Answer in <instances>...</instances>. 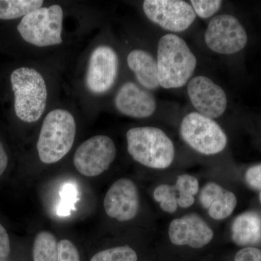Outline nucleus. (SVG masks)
<instances>
[{"label": "nucleus", "mask_w": 261, "mask_h": 261, "mask_svg": "<svg viewBox=\"0 0 261 261\" xmlns=\"http://www.w3.org/2000/svg\"><path fill=\"white\" fill-rule=\"evenodd\" d=\"M180 135L190 147L206 155L219 153L227 145V137L221 127L214 119L197 112L183 118Z\"/></svg>", "instance_id": "obj_6"}, {"label": "nucleus", "mask_w": 261, "mask_h": 261, "mask_svg": "<svg viewBox=\"0 0 261 261\" xmlns=\"http://www.w3.org/2000/svg\"><path fill=\"white\" fill-rule=\"evenodd\" d=\"M234 261H261V250L255 247H245L236 254Z\"/></svg>", "instance_id": "obj_26"}, {"label": "nucleus", "mask_w": 261, "mask_h": 261, "mask_svg": "<svg viewBox=\"0 0 261 261\" xmlns=\"http://www.w3.org/2000/svg\"><path fill=\"white\" fill-rule=\"evenodd\" d=\"M260 202H261V192H260Z\"/></svg>", "instance_id": "obj_31"}, {"label": "nucleus", "mask_w": 261, "mask_h": 261, "mask_svg": "<svg viewBox=\"0 0 261 261\" xmlns=\"http://www.w3.org/2000/svg\"><path fill=\"white\" fill-rule=\"evenodd\" d=\"M137 252L129 246L107 249L96 253L90 261H137Z\"/></svg>", "instance_id": "obj_22"}, {"label": "nucleus", "mask_w": 261, "mask_h": 261, "mask_svg": "<svg viewBox=\"0 0 261 261\" xmlns=\"http://www.w3.org/2000/svg\"><path fill=\"white\" fill-rule=\"evenodd\" d=\"M58 243L54 234L49 231L39 232L33 245L34 261H58Z\"/></svg>", "instance_id": "obj_19"}, {"label": "nucleus", "mask_w": 261, "mask_h": 261, "mask_svg": "<svg viewBox=\"0 0 261 261\" xmlns=\"http://www.w3.org/2000/svg\"><path fill=\"white\" fill-rule=\"evenodd\" d=\"M10 82L17 117L25 123L39 121L47 106V88L44 77L34 68L21 67L13 70Z\"/></svg>", "instance_id": "obj_4"}, {"label": "nucleus", "mask_w": 261, "mask_h": 261, "mask_svg": "<svg viewBox=\"0 0 261 261\" xmlns=\"http://www.w3.org/2000/svg\"><path fill=\"white\" fill-rule=\"evenodd\" d=\"M58 261H81L76 247L70 240H63L58 243Z\"/></svg>", "instance_id": "obj_25"}, {"label": "nucleus", "mask_w": 261, "mask_h": 261, "mask_svg": "<svg viewBox=\"0 0 261 261\" xmlns=\"http://www.w3.org/2000/svg\"><path fill=\"white\" fill-rule=\"evenodd\" d=\"M61 202L58 205V214L60 216H68L73 210V205L77 200V190L73 184H66L61 192Z\"/></svg>", "instance_id": "obj_23"}, {"label": "nucleus", "mask_w": 261, "mask_h": 261, "mask_svg": "<svg viewBox=\"0 0 261 261\" xmlns=\"http://www.w3.org/2000/svg\"><path fill=\"white\" fill-rule=\"evenodd\" d=\"M143 10L149 20L172 32L187 30L196 18L192 5L182 0H146Z\"/></svg>", "instance_id": "obj_9"}, {"label": "nucleus", "mask_w": 261, "mask_h": 261, "mask_svg": "<svg viewBox=\"0 0 261 261\" xmlns=\"http://www.w3.org/2000/svg\"><path fill=\"white\" fill-rule=\"evenodd\" d=\"M206 45L221 55H232L246 46L247 35L243 25L233 15H217L211 20L205 33Z\"/></svg>", "instance_id": "obj_8"}, {"label": "nucleus", "mask_w": 261, "mask_h": 261, "mask_svg": "<svg viewBox=\"0 0 261 261\" xmlns=\"http://www.w3.org/2000/svg\"><path fill=\"white\" fill-rule=\"evenodd\" d=\"M261 239V219L255 213L240 215L233 221L232 240L237 245H250L258 243Z\"/></svg>", "instance_id": "obj_17"}, {"label": "nucleus", "mask_w": 261, "mask_h": 261, "mask_svg": "<svg viewBox=\"0 0 261 261\" xmlns=\"http://www.w3.org/2000/svg\"><path fill=\"white\" fill-rule=\"evenodd\" d=\"M42 0H0V19L13 20L21 18L42 8Z\"/></svg>", "instance_id": "obj_18"}, {"label": "nucleus", "mask_w": 261, "mask_h": 261, "mask_svg": "<svg viewBox=\"0 0 261 261\" xmlns=\"http://www.w3.org/2000/svg\"><path fill=\"white\" fill-rule=\"evenodd\" d=\"M171 243L178 246L201 248L211 243L214 233L202 218L196 214H189L172 221L168 228Z\"/></svg>", "instance_id": "obj_13"}, {"label": "nucleus", "mask_w": 261, "mask_h": 261, "mask_svg": "<svg viewBox=\"0 0 261 261\" xmlns=\"http://www.w3.org/2000/svg\"><path fill=\"white\" fill-rule=\"evenodd\" d=\"M222 3L220 0H192L191 5L196 15L206 19L217 13Z\"/></svg>", "instance_id": "obj_24"}, {"label": "nucleus", "mask_w": 261, "mask_h": 261, "mask_svg": "<svg viewBox=\"0 0 261 261\" xmlns=\"http://www.w3.org/2000/svg\"><path fill=\"white\" fill-rule=\"evenodd\" d=\"M200 202L208 210L211 218L222 220L232 214L238 201L232 192L225 190L218 184L208 183L200 192Z\"/></svg>", "instance_id": "obj_15"}, {"label": "nucleus", "mask_w": 261, "mask_h": 261, "mask_svg": "<svg viewBox=\"0 0 261 261\" xmlns=\"http://www.w3.org/2000/svg\"><path fill=\"white\" fill-rule=\"evenodd\" d=\"M76 124L74 117L64 109L50 111L42 123L37 148L39 159L45 164L61 161L74 143Z\"/></svg>", "instance_id": "obj_2"}, {"label": "nucleus", "mask_w": 261, "mask_h": 261, "mask_svg": "<svg viewBox=\"0 0 261 261\" xmlns=\"http://www.w3.org/2000/svg\"><path fill=\"white\" fill-rule=\"evenodd\" d=\"M63 10L53 5L34 10L24 16L18 31L25 42L39 47L59 45L63 43Z\"/></svg>", "instance_id": "obj_5"}, {"label": "nucleus", "mask_w": 261, "mask_h": 261, "mask_svg": "<svg viewBox=\"0 0 261 261\" xmlns=\"http://www.w3.org/2000/svg\"><path fill=\"white\" fill-rule=\"evenodd\" d=\"M247 184L253 188L261 190V164L252 166L245 175Z\"/></svg>", "instance_id": "obj_27"}, {"label": "nucleus", "mask_w": 261, "mask_h": 261, "mask_svg": "<svg viewBox=\"0 0 261 261\" xmlns=\"http://www.w3.org/2000/svg\"><path fill=\"white\" fill-rule=\"evenodd\" d=\"M157 65L160 86L164 89H176L190 82L197 59L182 38L168 34L159 40Z\"/></svg>", "instance_id": "obj_1"}, {"label": "nucleus", "mask_w": 261, "mask_h": 261, "mask_svg": "<svg viewBox=\"0 0 261 261\" xmlns=\"http://www.w3.org/2000/svg\"><path fill=\"white\" fill-rule=\"evenodd\" d=\"M127 63L139 83L147 90L160 87L157 61L147 51L134 49L127 56Z\"/></svg>", "instance_id": "obj_16"}, {"label": "nucleus", "mask_w": 261, "mask_h": 261, "mask_svg": "<svg viewBox=\"0 0 261 261\" xmlns=\"http://www.w3.org/2000/svg\"><path fill=\"white\" fill-rule=\"evenodd\" d=\"M177 192L178 205L183 208L190 207L195 203V196L198 192L199 182L195 176L188 174L178 176L175 185Z\"/></svg>", "instance_id": "obj_20"}, {"label": "nucleus", "mask_w": 261, "mask_h": 261, "mask_svg": "<svg viewBox=\"0 0 261 261\" xmlns=\"http://www.w3.org/2000/svg\"><path fill=\"white\" fill-rule=\"evenodd\" d=\"M127 149L132 159L146 167L165 169L175 157L174 145L163 130L152 126L135 127L126 133Z\"/></svg>", "instance_id": "obj_3"}, {"label": "nucleus", "mask_w": 261, "mask_h": 261, "mask_svg": "<svg viewBox=\"0 0 261 261\" xmlns=\"http://www.w3.org/2000/svg\"><path fill=\"white\" fill-rule=\"evenodd\" d=\"M8 157L5 152L3 144L0 142V176L4 173L5 170L8 167Z\"/></svg>", "instance_id": "obj_29"}, {"label": "nucleus", "mask_w": 261, "mask_h": 261, "mask_svg": "<svg viewBox=\"0 0 261 261\" xmlns=\"http://www.w3.org/2000/svg\"><path fill=\"white\" fill-rule=\"evenodd\" d=\"M0 261H8V260H5V259H3V258H0Z\"/></svg>", "instance_id": "obj_30"}, {"label": "nucleus", "mask_w": 261, "mask_h": 261, "mask_svg": "<svg viewBox=\"0 0 261 261\" xmlns=\"http://www.w3.org/2000/svg\"><path fill=\"white\" fill-rule=\"evenodd\" d=\"M115 105L121 114L134 118H149L157 107L153 94L134 82L122 86L115 97Z\"/></svg>", "instance_id": "obj_14"}, {"label": "nucleus", "mask_w": 261, "mask_h": 261, "mask_svg": "<svg viewBox=\"0 0 261 261\" xmlns=\"http://www.w3.org/2000/svg\"><path fill=\"white\" fill-rule=\"evenodd\" d=\"M116 157V147L111 137L97 135L86 140L77 148L73 164L87 177L99 176L111 167Z\"/></svg>", "instance_id": "obj_7"}, {"label": "nucleus", "mask_w": 261, "mask_h": 261, "mask_svg": "<svg viewBox=\"0 0 261 261\" xmlns=\"http://www.w3.org/2000/svg\"><path fill=\"white\" fill-rule=\"evenodd\" d=\"M104 208L109 217L118 221L135 219L140 208V196L135 184L128 178L114 182L105 197Z\"/></svg>", "instance_id": "obj_12"}, {"label": "nucleus", "mask_w": 261, "mask_h": 261, "mask_svg": "<svg viewBox=\"0 0 261 261\" xmlns=\"http://www.w3.org/2000/svg\"><path fill=\"white\" fill-rule=\"evenodd\" d=\"M153 197L154 200L159 202L161 209L165 212L172 214L177 210V192L174 186L159 185L154 190Z\"/></svg>", "instance_id": "obj_21"}, {"label": "nucleus", "mask_w": 261, "mask_h": 261, "mask_svg": "<svg viewBox=\"0 0 261 261\" xmlns=\"http://www.w3.org/2000/svg\"><path fill=\"white\" fill-rule=\"evenodd\" d=\"M187 94L197 113L211 119L222 116L227 107V97L224 89L204 75L190 80Z\"/></svg>", "instance_id": "obj_11"}, {"label": "nucleus", "mask_w": 261, "mask_h": 261, "mask_svg": "<svg viewBox=\"0 0 261 261\" xmlns=\"http://www.w3.org/2000/svg\"><path fill=\"white\" fill-rule=\"evenodd\" d=\"M10 252L9 235L4 226L0 224V258L5 259Z\"/></svg>", "instance_id": "obj_28"}, {"label": "nucleus", "mask_w": 261, "mask_h": 261, "mask_svg": "<svg viewBox=\"0 0 261 261\" xmlns=\"http://www.w3.org/2000/svg\"><path fill=\"white\" fill-rule=\"evenodd\" d=\"M118 71V58L112 47L99 45L89 57L86 84L92 93L108 92L116 82Z\"/></svg>", "instance_id": "obj_10"}]
</instances>
